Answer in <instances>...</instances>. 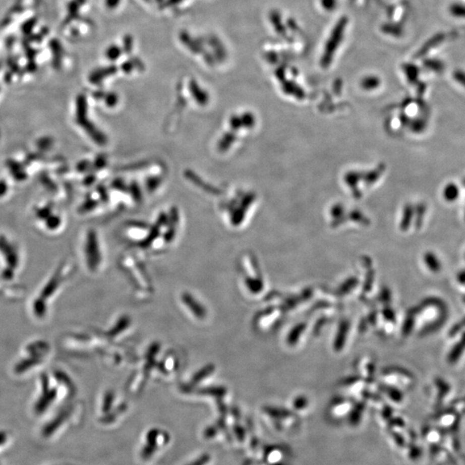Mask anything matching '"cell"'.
Segmentation results:
<instances>
[{"label":"cell","mask_w":465,"mask_h":465,"mask_svg":"<svg viewBox=\"0 0 465 465\" xmlns=\"http://www.w3.org/2000/svg\"><path fill=\"white\" fill-rule=\"evenodd\" d=\"M465 351V333H462V338L457 342L453 347L451 348L450 353L448 354L447 361L450 364H454L459 360L460 357Z\"/></svg>","instance_id":"1"},{"label":"cell","mask_w":465,"mask_h":465,"mask_svg":"<svg viewBox=\"0 0 465 465\" xmlns=\"http://www.w3.org/2000/svg\"><path fill=\"white\" fill-rule=\"evenodd\" d=\"M115 71H117V68H115V66L100 68L98 70L92 72L90 77H89V80H91L93 84H97V83L100 82L101 80L105 79L109 74H115Z\"/></svg>","instance_id":"2"},{"label":"cell","mask_w":465,"mask_h":465,"mask_svg":"<svg viewBox=\"0 0 465 465\" xmlns=\"http://www.w3.org/2000/svg\"><path fill=\"white\" fill-rule=\"evenodd\" d=\"M458 186L454 183H449L443 190V197L448 203H453L459 197Z\"/></svg>","instance_id":"3"},{"label":"cell","mask_w":465,"mask_h":465,"mask_svg":"<svg viewBox=\"0 0 465 465\" xmlns=\"http://www.w3.org/2000/svg\"><path fill=\"white\" fill-rule=\"evenodd\" d=\"M425 264L427 265V267L430 271H433L434 273H438L441 271L442 265L440 264L439 259L438 257L436 256L435 253L432 252H427L424 256Z\"/></svg>","instance_id":"4"},{"label":"cell","mask_w":465,"mask_h":465,"mask_svg":"<svg viewBox=\"0 0 465 465\" xmlns=\"http://www.w3.org/2000/svg\"><path fill=\"white\" fill-rule=\"evenodd\" d=\"M180 39L184 44H186L189 47L190 50L192 51L193 53H200L202 52V44L198 40H194L191 36H189L187 33H182L180 36Z\"/></svg>","instance_id":"5"},{"label":"cell","mask_w":465,"mask_h":465,"mask_svg":"<svg viewBox=\"0 0 465 465\" xmlns=\"http://www.w3.org/2000/svg\"><path fill=\"white\" fill-rule=\"evenodd\" d=\"M285 451L281 447H272L270 451H268V456L267 460L269 462L277 465L278 462H282L285 458Z\"/></svg>","instance_id":"6"},{"label":"cell","mask_w":465,"mask_h":465,"mask_svg":"<svg viewBox=\"0 0 465 465\" xmlns=\"http://www.w3.org/2000/svg\"><path fill=\"white\" fill-rule=\"evenodd\" d=\"M7 164H8L10 170L12 171L13 177H15L17 180H19V181L24 180V179L26 178V174L24 173V171H22V167L19 164L12 160H8Z\"/></svg>","instance_id":"7"},{"label":"cell","mask_w":465,"mask_h":465,"mask_svg":"<svg viewBox=\"0 0 465 465\" xmlns=\"http://www.w3.org/2000/svg\"><path fill=\"white\" fill-rule=\"evenodd\" d=\"M45 223L48 229L54 230L59 227L62 221L58 215H50L45 220Z\"/></svg>","instance_id":"8"},{"label":"cell","mask_w":465,"mask_h":465,"mask_svg":"<svg viewBox=\"0 0 465 465\" xmlns=\"http://www.w3.org/2000/svg\"><path fill=\"white\" fill-rule=\"evenodd\" d=\"M122 54V50L120 47L112 45L110 47H108L106 50V57L110 61H115L118 60Z\"/></svg>","instance_id":"9"},{"label":"cell","mask_w":465,"mask_h":465,"mask_svg":"<svg viewBox=\"0 0 465 465\" xmlns=\"http://www.w3.org/2000/svg\"><path fill=\"white\" fill-rule=\"evenodd\" d=\"M209 44L215 47L216 56L219 59L221 60V58L225 57V51H224L223 47H222L220 41H218L217 39L215 38V37H211L209 40Z\"/></svg>","instance_id":"10"},{"label":"cell","mask_w":465,"mask_h":465,"mask_svg":"<svg viewBox=\"0 0 465 465\" xmlns=\"http://www.w3.org/2000/svg\"><path fill=\"white\" fill-rule=\"evenodd\" d=\"M51 47L53 53V58H54V63H59L61 59V54H62V47L59 43V41L56 40H53L51 42Z\"/></svg>","instance_id":"11"},{"label":"cell","mask_w":465,"mask_h":465,"mask_svg":"<svg viewBox=\"0 0 465 465\" xmlns=\"http://www.w3.org/2000/svg\"><path fill=\"white\" fill-rule=\"evenodd\" d=\"M463 328H465V317L462 319L461 321H458V322H456L453 327L450 328L449 336H450V338H452L454 336H456V334H458Z\"/></svg>","instance_id":"12"},{"label":"cell","mask_w":465,"mask_h":465,"mask_svg":"<svg viewBox=\"0 0 465 465\" xmlns=\"http://www.w3.org/2000/svg\"><path fill=\"white\" fill-rule=\"evenodd\" d=\"M68 12H69V14H68V18H67L68 22V20H72L73 18H76L77 16H78V12H79V4H78V2L74 1V2H71V3L69 4Z\"/></svg>","instance_id":"13"},{"label":"cell","mask_w":465,"mask_h":465,"mask_svg":"<svg viewBox=\"0 0 465 465\" xmlns=\"http://www.w3.org/2000/svg\"><path fill=\"white\" fill-rule=\"evenodd\" d=\"M133 39L130 36H126L124 38V51L126 53L132 52Z\"/></svg>","instance_id":"14"},{"label":"cell","mask_w":465,"mask_h":465,"mask_svg":"<svg viewBox=\"0 0 465 465\" xmlns=\"http://www.w3.org/2000/svg\"><path fill=\"white\" fill-rule=\"evenodd\" d=\"M36 215L38 216L40 219H43V220H46L49 215H51V209L49 207H45V208H41V209H38L37 210V213Z\"/></svg>","instance_id":"15"},{"label":"cell","mask_w":465,"mask_h":465,"mask_svg":"<svg viewBox=\"0 0 465 465\" xmlns=\"http://www.w3.org/2000/svg\"><path fill=\"white\" fill-rule=\"evenodd\" d=\"M52 145V140L49 138L41 139L38 142V147L41 149H47Z\"/></svg>","instance_id":"16"},{"label":"cell","mask_w":465,"mask_h":465,"mask_svg":"<svg viewBox=\"0 0 465 465\" xmlns=\"http://www.w3.org/2000/svg\"><path fill=\"white\" fill-rule=\"evenodd\" d=\"M134 62L133 61H128V62H124V64L122 65V69L123 71L125 72V73H130L132 71L133 68H134Z\"/></svg>","instance_id":"17"},{"label":"cell","mask_w":465,"mask_h":465,"mask_svg":"<svg viewBox=\"0 0 465 465\" xmlns=\"http://www.w3.org/2000/svg\"><path fill=\"white\" fill-rule=\"evenodd\" d=\"M8 192V185L6 184V181L0 180V197H4Z\"/></svg>","instance_id":"18"},{"label":"cell","mask_w":465,"mask_h":465,"mask_svg":"<svg viewBox=\"0 0 465 465\" xmlns=\"http://www.w3.org/2000/svg\"><path fill=\"white\" fill-rule=\"evenodd\" d=\"M120 2L121 0H105V5L109 9H115Z\"/></svg>","instance_id":"19"},{"label":"cell","mask_w":465,"mask_h":465,"mask_svg":"<svg viewBox=\"0 0 465 465\" xmlns=\"http://www.w3.org/2000/svg\"><path fill=\"white\" fill-rule=\"evenodd\" d=\"M454 78L456 79L457 82H459L461 85H462L465 87V74H463V73H456V74H454Z\"/></svg>","instance_id":"20"},{"label":"cell","mask_w":465,"mask_h":465,"mask_svg":"<svg viewBox=\"0 0 465 465\" xmlns=\"http://www.w3.org/2000/svg\"><path fill=\"white\" fill-rule=\"evenodd\" d=\"M36 19H31V20L28 21L26 24H24L23 29H24L25 32H30V30H32L33 25L36 24Z\"/></svg>","instance_id":"21"},{"label":"cell","mask_w":465,"mask_h":465,"mask_svg":"<svg viewBox=\"0 0 465 465\" xmlns=\"http://www.w3.org/2000/svg\"><path fill=\"white\" fill-rule=\"evenodd\" d=\"M456 279H457L460 284L465 285V270L464 271H460L459 273L457 274Z\"/></svg>","instance_id":"22"},{"label":"cell","mask_w":465,"mask_h":465,"mask_svg":"<svg viewBox=\"0 0 465 465\" xmlns=\"http://www.w3.org/2000/svg\"><path fill=\"white\" fill-rule=\"evenodd\" d=\"M183 0H166V2L164 4L165 6H174V5H177V4L182 2Z\"/></svg>","instance_id":"23"},{"label":"cell","mask_w":465,"mask_h":465,"mask_svg":"<svg viewBox=\"0 0 465 465\" xmlns=\"http://www.w3.org/2000/svg\"><path fill=\"white\" fill-rule=\"evenodd\" d=\"M462 183H463V185H464L465 186V179L463 180V181H462Z\"/></svg>","instance_id":"24"},{"label":"cell","mask_w":465,"mask_h":465,"mask_svg":"<svg viewBox=\"0 0 465 465\" xmlns=\"http://www.w3.org/2000/svg\"><path fill=\"white\" fill-rule=\"evenodd\" d=\"M157 1H163V0H157Z\"/></svg>","instance_id":"25"},{"label":"cell","mask_w":465,"mask_h":465,"mask_svg":"<svg viewBox=\"0 0 465 465\" xmlns=\"http://www.w3.org/2000/svg\"><path fill=\"white\" fill-rule=\"evenodd\" d=\"M463 301H464V303H465V298H463Z\"/></svg>","instance_id":"26"},{"label":"cell","mask_w":465,"mask_h":465,"mask_svg":"<svg viewBox=\"0 0 465 465\" xmlns=\"http://www.w3.org/2000/svg\"><path fill=\"white\" fill-rule=\"evenodd\" d=\"M146 1H149V0H146Z\"/></svg>","instance_id":"27"}]
</instances>
